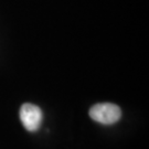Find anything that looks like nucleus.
<instances>
[{"label": "nucleus", "instance_id": "obj_2", "mask_svg": "<svg viewBox=\"0 0 149 149\" xmlns=\"http://www.w3.org/2000/svg\"><path fill=\"white\" fill-rule=\"evenodd\" d=\"M42 118V111L33 104L26 103L20 108V120L29 132H37L41 125Z\"/></svg>", "mask_w": 149, "mask_h": 149}, {"label": "nucleus", "instance_id": "obj_1", "mask_svg": "<svg viewBox=\"0 0 149 149\" xmlns=\"http://www.w3.org/2000/svg\"><path fill=\"white\" fill-rule=\"evenodd\" d=\"M122 116L120 108L112 103H100L90 109V117L103 125H112L119 120Z\"/></svg>", "mask_w": 149, "mask_h": 149}]
</instances>
